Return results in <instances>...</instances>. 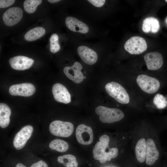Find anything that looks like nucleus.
<instances>
[{
  "label": "nucleus",
  "instance_id": "obj_1",
  "mask_svg": "<svg viewBox=\"0 0 167 167\" xmlns=\"http://www.w3.org/2000/svg\"><path fill=\"white\" fill-rule=\"evenodd\" d=\"M99 140L95 144L92 151L95 159L99 160L101 163H104L117 156L118 150L116 148H110L108 151H106V149L108 148L109 142L108 135H105L101 136Z\"/></svg>",
  "mask_w": 167,
  "mask_h": 167
},
{
  "label": "nucleus",
  "instance_id": "obj_9",
  "mask_svg": "<svg viewBox=\"0 0 167 167\" xmlns=\"http://www.w3.org/2000/svg\"><path fill=\"white\" fill-rule=\"evenodd\" d=\"M23 15L22 9L18 7L9 8L3 14L2 19L5 24L7 26H13L19 23Z\"/></svg>",
  "mask_w": 167,
  "mask_h": 167
},
{
  "label": "nucleus",
  "instance_id": "obj_29",
  "mask_svg": "<svg viewBox=\"0 0 167 167\" xmlns=\"http://www.w3.org/2000/svg\"><path fill=\"white\" fill-rule=\"evenodd\" d=\"M30 167H48V166L44 161L40 160L32 164Z\"/></svg>",
  "mask_w": 167,
  "mask_h": 167
},
{
  "label": "nucleus",
  "instance_id": "obj_6",
  "mask_svg": "<svg viewBox=\"0 0 167 167\" xmlns=\"http://www.w3.org/2000/svg\"><path fill=\"white\" fill-rule=\"evenodd\" d=\"M147 44L145 40L139 36H134L126 41L124 45L126 51L132 54H141L147 49Z\"/></svg>",
  "mask_w": 167,
  "mask_h": 167
},
{
  "label": "nucleus",
  "instance_id": "obj_5",
  "mask_svg": "<svg viewBox=\"0 0 167 167\" xmlns=\"http://www.w3.org/2000/svg\"><path fill=\"white\" fill-rule=\"evenodd\" d=\"M136 82L143 91L149 94L156 92L160 85L159 81L156 79L144 75L138 76Z\"/></svg>",
  "mask_w": 167,
  "mask_h": 167
},
{
  "label": "nucleus",
  "instance_id": "obj_26",
  "mask_svg": "<svg viewBox=\"0 0 167 167\" xmlns=\"http://www.w3.org/2000/svg\"><path fill=\"white\" fill-rule=\"evenodd\" d=\"M50 50L53 53H55L60 49V46L58 43V37L56 33L52 35L49 38Z\"/></svg>",
  "mask_w": 167,
  "mask_h": 167
},
{
  "label": "nucleus",
  "instance_id": "obj_23",
  "mask_svg": "<svg viewBox=\"0 0 167 167\" xmlns=\"http://www.w3.org/2000/svg\"><path fill=\"white\" fill-rule=\"evenodd\" d=\"M49 147L52 150L63 152L68 149L69 145L67 142L63 140L56 139L50 142Z\"/></svg>",
  "mask_w": 167,
  "mask_h": 167
},
{
  "label": "nucleus",
  "instance_id": "obj_21",
  "mask_svg": "<svg viewBox=\"0 0 167 167\" xmlns=\"http://www.w3.org/2000/svg\"><path fill=\"white\" fill-rule=\"evenodd\" d=\"M45 33V30L44 28L37 27L28 31L25 34L24 38L28 41H34L43 36Z\"/></svg>",
  "mask_w": 167,
  "mask_h": 167
},
{
  "label": "nucleus",
  "instance_id": "obj_3",
  "mask_svg": "<svg viewBox=\"0 0 167 167\" xmlns=\"http://www.w3.org/2000/svg\"><path fill=\"white\" fill-rule=\"evenodd\" d=\"M105 88L109 95L118 102L122 104L129 103L130 97L127 92L119 83L115 82L108 83Z\"/></svg>",
  "mask_w": 167,
  "mask_h": 167
},
{
  "label": "nucleus",
  "instance_id": "obj_27",
  "mask_svg": "<svg viewBox=\"0 0 167 167\" xmlns=\"http://www.w3.org/2000/svg\"><path fill=\"white\" fill-rule=\"evenodd\" d=\"M14 0H0V8H5L12 5L15 2Z\"/></svg>",
  "mask_w": 167,
  "mask_h": 167
},
{
  "label": "nucleus",
  "instance_id": "obj_4",
  "mask_svg": "<svg viewBox=\"0 0 167 167\" xmlns=\"http://www.w3.org/2000/svg\"><path fill=\"white\" fill-rule=\"evenodd\" d=\"M49 130L53 135L62 137H68L73 133L74 127L71 123L60 120L52 122L49 126Z\"/></svg>",
  "mask_w": 167,
  "mask_h": 167
},
{
  "label": "nucleus",
  "instance_id": "obj_25",
  "mask_svg": "<svg viewBox=\"0 0 167 167\" xmlns=\"http://www.w3.org/2000/svg\"><path fill=\"white\" fill-rule=\"evenodd\" d=\"M154 104L158 109H163L167 106V100L162 95L157 93L154 97Z\"/></svg>",
  "mask_w": 167,
  "mask_h": 167
},
{
  "label": "nucleus",
  "instance_id": "obj_18",
  "mask_svg": "<svg viewBox=\"0 0 167 167\" xmlns=\"http://www.w3.org/2000/svg\"><path fill=\"white\" fill-rule=\"evenodd\" d=\"M160 28L158 20L156 18L150 17L145 18L143 21L142 25L143 31L145 33L151 32L156 33Z\"/></svg>",
  "mask_w": 167,
  "mask_h": 167
},
{
  "label": "nucleus",
  "instance_id": "obj_13",
  "mask_svg": "<svg viewBox=\"0 0 167 167\" xmlns=\"http://www.w3.org/2000/svg\"><path fill=\"white\" fill-rule=\"evenodd\" d=\"M9 63L13 69L23 71L30 68L34 62L31 58L24 56H18L10 58Z\"/></svg>",
  "mask_w": 167,
  "mask_h": 167
},
{
  "label": "nucleus",
  "instance_id": "obj_31",
  "mask_svg": "<svg viewBox=\"0 0 167 167\" xmlns=\"http://www.w3.org/2000/svg\"><path fill=\"white\" fill-rule=\"evenodd\" d=\"M48 1L51 3H56L58 2H59V1H60V0H48Z\"/></svg>",
  "mask_w": 167,
  "mask_h": 167
},
{
  "label": "nucleus",
  "instance_id": "obj_33",
  "mask_svg": "<svg viewBox=\"0 0 167 167\" xmlns=\"http://www.w3.org/2000/svg\"><path fill=\"white\" fill-rule=\"evenodd\" d=\"M165 1L166 2H167V0H165Z\"/></svg>",
  "mask_w": 167,
  "mask_h": 167
},
{
  "label": "nucleus",
  "instance_id": "obj_22",
  "mask_svg": "<svg viewBox=\"0 0 167 167\" xmlns=\"http://www.w3.org/2000/svg\"><path fill=\"white\" fill-rule=\"evenodd\" d=\"M57 161L66 167H78V165L75 156L71 154L59 156L58 157Z\"/></svg>",
  "mask_w": 167,
  "mask_h": 167
},
{
  "label": "nucleus",
  "instance_id": "obj_20",
  "mask_svg": "<svg viewBox=\"0 0 167 167\" xmlns=\"http://www.w3.org/2000/svg\"><path fill=\"white\" fill-rule=\"evenodd\" d=\"M146 141L144 138H142L137 142L135 147L136 156L140 163L144 162L146 159Z\"/></svg>",
  "mask_w": 167,
  "mask_h": 167
},
{
  "label": "nucleus",
  "instance_id": "obj_24",
  "mask_svg": "<svg viewBox=\"0 0 167 167\" xmlns=\"http://www.w3.org/2000/svg\"><path fill=\"white\" fill-rule=\"evenodd\" d=\"M42 2L41 0H26L24 2L23 5L25 11L28 13H33L37 6Z\"/></svg>",
  "mask_w": 167,
  "mask_h": 167
},
{
  "label": "nucleus",
  "instance_id": "obj_34",
  "mask_svg": "<svg viewBox=\"0 0 167 167\" xmlns=\"http://www.w3.org/2000/svg\"><path fill=\"white\" fill-rule=\"evenodd\" d=\"M166 21H167V19H166Z\"/></svg>",
  "mask_w": 167,
  "mask_h": 167
},
{
  "label": "nucleus",
  "instance_id": "obj_10",
  "mask_svg": "<svg viewBox=\"0 0 167 167\" xmlns=\"http://www.w3.org/2000/svg\"><path fill=\"white\" fill-rule=\"evenodd\" d=\"M34 86L30 83H24L11 85L9 88V93L12 96H29L35 92Z\"/></svg>",
  "mask_w": 167,
  "mask_h": 167
},
{
  "label": "nucleus",
  "instance_id": "obj_30",
  "mask_svg": "<svg viewBox=\"0 0 167 167\" xmlns=\"http://www.w3.org/2000/svg\"><path fill=\"white\" fill-rule=\"evenodd\" d=\"M15 167H27L25 165H24L23 164L19 163H18L15 166Z\"/></svg>",
  "mask_w": 167,
  "mask_h": 167
},
{
  "label": "nucleus",
  "instance_id": "obj_8",
  "mask_svg": "<svg viewBox=\"0 0 167 167\" xmlns=\"http://www.w3.org/2000/svg\"><path fill=\"white\" fill-rule=\"evenodd\" d=\"M75 135L78 142L81 144L89 145L93 141V135L92 128L84 124H81L77 126Z\"/></svg>",
  "mask_w": 167,
  "mask_h": 167
},
{
  "label": "nucleus",
  "instance_id": "obj_12",
  "mask_svg": "<svg viewBox=\"0 0 167 167\" xmlns=\"http://www.w3.org/2000/svg\"><path fill=\"white\" fill-rule=\"evenodd\" d=\"M52 92L56 101L66 104L71 102L70 94L62 84L58 83L54 84L52 87Z\"/></svg>",
  "mask_w": 167,
  "mask_h": 167
},
{
  "label": "nucleus",
  "instance_id": "obj_15",
  "mask_svg": "<svg viewBox=\"0 0 167 167\" xmlns=\"http://www.w3.org/2000/svg\"><path fill=\"white\" fill-rule=\"evenodd\" d=\"M77 52L82 60L88 64L93 65L97 61L98 56L96 52L86 46H79L77 49Z\"/></svg>",
  "mask_w": 167,
  "mask_h": 167
},
{
  "label": "nucleus",
  "instance_id": "obj_28",
  "mask_svg": "<svg viewBox=\"0 0 167 167\" xmlns=\"http://www.w3.org/2000/svg\"><path fill=\"white\" fill-rule=\"evenodd\" d=\"M88 1L94 6L98 7L103 6L105 2V0H88Z\"/></svg>",
  "mask_w": 167,
  "mask_h": 167
},
{
  "label": "nucleus",
  "instance_id": "obj_11",
  "mask_svg": "<svg viewBox=\"0 0 167 167\" xmlns=\"http://www.w3.org/2000/svg\"><path fill=\"white\" fill-rule=\"evenodd\" d=\"M82 66L78 62H74L71 66H66L63 69V72L70 79L76 84H79L84 79V76L81 71Z\"/></svg>",
  "mask_w": 167,
  "mask_h": 167
},
{
  "label": "nucleus",
  "instance_id": "obj_16",
  "mask_svg": "<svg viewBox=\"0 0 167 167\" xmlns=\"http://www.w3.org/2000/svg\"><path fill=\"white\" fill-rule=\"evenodd\" d=\"M65 24L67 28L74 32L85 34L89 31V28L86 24L73 17H67Z\"/></svg>",
  "mask_w": 167,
  "mask_h": 167
},
{
  "label": "nucleus",
  "instance_id": "obj_14",
  "mask_svg": "<svg viewBox=\"0 0 167 167\" xmlns=\"http://www.w3.org/2000/svg\"><path fill=\"white\" fill-rule=\"evenodd\" d=\"M148 69L155 70L160 69L162 66L163 58L162 55L157 52L148 53L144 56Z\"/></svg>",
  "mask_w": 167,
  "mask_h": 167
},
{
  "label": "nucleus",
  "instance_id": "obj_32",
  "mask_svg": "<svg viewBox=\"0 0 167 167\" xmlns=\"http://www.w3.org/2000/svg\"><path fill=\"white\" fill-rule=\"evenodd\" d=\"M86 78V77L85 76H84V79H85Z\"/></svg>",
  "mask_w": 167,
  "mask_h": 167
},
{
  "label": "nucleus",
  "instance_id": "obj_2",
  "mask_svg": "<svg viewBox=\"0 0 167 167\" xmlns=\"http://www.w3.org/2000/svg\"><path fill=\"white\" fill-rule=\"evenodd\" d=\"M99 116L101 122L104 123H111L119 121L124 117L123 113L117 108H111L102 106L97 107L95 110Z\"/></svg>",
  "mask_w": 167,
  "mask_h": 167
},
{
  "label": "nucleus",
  "instance_id": "obj_7",
  "mask_svg": "<svg viewBox=\"0 0 167 167\" xmlns=\"http://www.w3.org/2000/svg\"><path fill=\"white\" fill-rule=\"evenodd\" d=\"M33 128L31 125L23 127L15 135L13 140V144L17 150L22 149L31 137Z\"/></svg>",
  "mask_w": 167,
  "mask_h": 167
},
{
  "label": "nucleus",
  "instance_id": "obj_17",
  "mask_svg": "<svg viewBox=\"0 0 167 167\" xmlns=\"http://www.w3.org/2000/svg\"><path fill=\"white\" fill-rule=\"evenodd\" d=\"M159 153L156 146L154 141L151 139L146 141V163L149 165H153L158 159Z\"/></svg>",
  "mask_w": 167,
  "mask_h": 167
},
{
  "label": "nucleus",
  "instance_id": "obj_19",
  "mask_svg": "<svg viewBox=\"0 0 167 167\" xmlns=\"http://www.w3.org/2000/svg\"><path fill=\"white\" fill-rule=\"evenodd\" d=\"M11 111L9 106L4 103L0 104V126L3 128L6 127L10 122Z\"/></svg>",
  "mask_w": 167,
  "mask_h": 167
}]
</instances>
